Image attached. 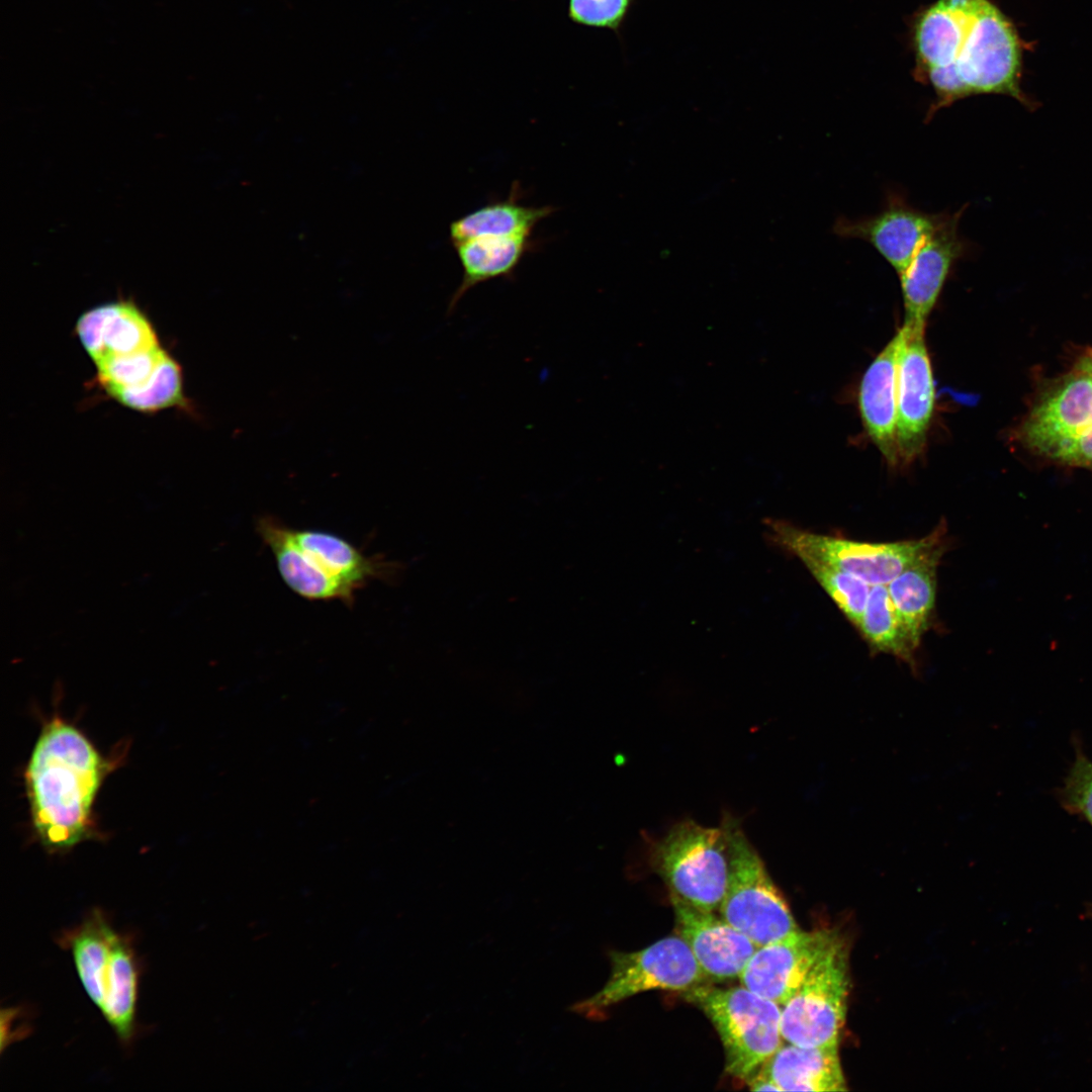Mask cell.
<instances>
[{"label": "cell", "mask_w": 1092, "mask_h": 1092, "mask_svg": "<svg viewBox=\"0 0 1092 1092\" xmlns=\"http://www.w3.org/2000/svg\"><path fill=\"white\" fill-rule=\"evenodd\" d=\"M914 76L935 94L926 119L953 102L978 94H1003L1027 108L1021 40L992 0H936L912 26Z\"/></svg>", "instance_id": "cell-1"}, {"label": "cell", "mask_w": 1092, "mask_h": 1092, "mask_svg": "<svg viewBox=\"0 0 1092 1092\" xmlns=\"http://www.w3.org/2000/svg\"><path fill=\"white\" fill-rule=\"evenodd\" d=\"M108 770L105 758L75 726L48 722L33 746L25 786L33 827L50 849H68L89 837L93 805Z\"/></svg>", "instance_id": "cell-2"}, {"label": "cell", "mask_w": 1092, "mask_h": 1092, "mask_svg": "<svg viewBox=\"0 0 1092 1092\" xmlns=\"http://www.w3.org/2000/svg\"><path fill=\"white\" fill-rule=\"evenodd\" d=\"M648 859L669 896L715 912L724 898L730 870L727 827H707L686 819L649 842Z\"/></svg>", "instance_id": "cell-3"}, {"label": "cell", "mask_w": 1092, "mask_h": 1092, "mask_svg": "<svg viewBox=\"0 0 1092 1092\" xmlns=\"http://www.w3.org/2000/svg\"><path fill=\"white\" fill-rule=\"evenodd\" d=\"M681 995L717 1030L730 1076L746 1082L783 1045L780 1005L744 986L722 989L702 984Z\"/></svg>", "instance_id": "cell-4"}, {"label": "cell", "mask_w": 1092, "mask_h": 1092, "mask_svg": "<svg viewBox=\"0 0 1092 1092\" xmlns=\"http://www.w3.org/2000/svg\"><path fill=\"white\" fill-rule=\"evenodd\" d=\"M767 540L800 560L810 558L833 565L870 585L887 584L905 567L944 540V521L927 536L890 543L860 542L822 535L784 520L764 521Z\"/></svg>", "instance_id": "cell-5"}, {"label": "cell", "mask_w": 1092, "mask_h": 1092, "mask_svg": "<svg viewBox=\"0 0 1092 1092\" xmlns=\"http://www.w3.org/2000/svg\"><path fill=\"white\" fill-rule=\"evenodd\" d=\"M729 839L728 884L719 907L721 917L757 947L800 928L765 864L739 822L725 816Z\"/></svg>", "instance_id": "cell-6"}, {"label": "cell", "mask_w": 1092, "mask_h": 1092, "mask_svg": "<svg viewBox=\"0 0 1092 1092\" xmlns=\"http://www.w3.org/2000/svg\"><path fill=\"white\" fill-rule=\"evenodd\" d=\"M848 992V951L840 936L783 1005V1039L807 1048L837 1046Z\"/></svg>", "instance_id": "cell-7"}, {"label": "cell", "mask_w": 1092, "mask_h": 1092, "mask_svg": "<svg viewBox=\"0 0 1092 1092\" xmlns=\"http://www.w3.org/2000/svg\"><path fill=\"white\" fill-rule=\"evenodd\" d=\"M612 973L606 985L594 996L575 1005L587 1016H599L605 1009L650 990L684 993L704 984L702 971L686 941L667 936L636 951L611 953Z\"/></svg>", "instance_id": "cell-8"}, {"label": "cell", "mask_w": 1092, "mask_h": 1092, "mask_svg": "<svg viewBox=\"0 0 1092 1092\" xmlns=\"http://www.w3.org/2000/svg\"><path fill=\"white\" fill-rule=\"evenodd\" d=\"M1092 427V369L1082 357L1035 402L1019 437L1033 452L1056 460L1076 438Z\"/></svg>", "instance_id": "cell-9"}, {"label": "cell", "mask_w": 1092, "mask_h": 1092, "mask_svg": "<svg viewBox=\"0 0 1092 1092\" xmlns=\"http://www.w3.org/2000/svg\"><path fill=\"white\" fill-rule=\"evenodd\" d=\"M839 937L833 929H799L758 946L738 978L740 984L783 1006Z\"/></svg>", "instance_id": "cell-10"}, {"label": "cell", "mask_w": 1092, "mask_h": 1092, "mask_svg": "<svg viewBox=\"0 0 1092 1092\" xmlns=\"http://www.w3.org/2000/svg\"><path fill=\"white\" fill-rule=\"evenodd\" d=\"M924 328L903 325L900 329L896 439L899 463L904 464L921 453L934 406V381Z\"/></svg>", "instance_id": "cell-11"}, {"label": "cell", "mask_w": 1092, "mask_h": 1092, "mask_svg": "<svg viewBox=\"0 0 1092 1092\" xmlns=\"http://www.w3.org/2000/svg\"><path fill=\"white\" fill-rule=\"evenodd\" d=\"M96 368L105 391L129 408L153 413L184 401L181 367L161 345Z\"/></svg>", "instance_id": "cell-12"}, {"label": "cell", "mask_w": 1092, "mask_h": 1092, "mask_svg": "<svg viewBox=\"0 0 1092 1092\" xmlns=\"http://www.w3.org/2000/svg\"><path fill=\"white\" fill-rule=\"evenodd\" d=\"M288 533L303 559L338 594L340 602L351 606L355 594L372 579L391 581L399 566L380 556H367L343 537L317 529H295Z\"/></svg>", "instance_id": "cell-13"}, {"label": "cell", "mask_w": 1092, "mask_h": 1092, "mask_svg": "<svg viewBox=\"0 0 1092 1092\" xmlns=\"http://www.w3.org/2000/svg\"><path fill=\"white\" fill-rule=\"evenodd\" d=\"M944 215L945 212H925L902 197L891 195L879 213L857 219L839 218L833 230L842 238L859 239L871 244L901 275Z\"/></svg>", "instance_id": "cell-14"}, {"label": "cell", "mask_w": 1092, "mask_h": 1092, "mask_svg": "<svg viewBox=\"0 0 1092 1092\" xmlns=\"http://www.w3.org/2000/svg\"><path fill=\"white\" fill-rule=\"evenodd\" d=\"M964 209L946 213L918 250L907 269L899 275L905 308L904 325L925 327L947 276L966 251L959 233Z\"/></svg>", "instance_id": "cell-15"}, {"label": "cell", "mask_w": 1092, "mask_h": 1092, "mask_svg": "<svg viewBox=\"0 0 1092 1092\" xmlns=\"http://www.w3.org/2000/svg\"><path fill=\"white\" fill-rule=\"evenodd\" d=\"M677 934L686 941L707 978H739L757 945L714 912L669 896Z\"/></svg>", "instance_id": "cell-16"}, {"label": "cell", "mask_w": 1092, "mask_h": 1092, "mask_svg": "<svg viewBox=\"0 0 1092 1092\" xmlns=\"http://www.w3.org/2000/svg\"><path fill=\"white\" fill-rule=\"evenodd\" d=\"M75 330L96 367L161 345L151 321L127 300L104 303L85 311Z\"/></svg>", "instance_id": "cell-17"}, {"label": "cell", "mask_w": 1092, "mask_h": 1092, "mask_svg": "<svg viewBox=\"0 0 1092 1092\" xmlns=\"http://www.w3.org/2000/svg\"><path fill=\"white\" fill-rule=\"evenodd\" d=\"M901 341L899 330L868 367L858 391V407L866 431L891 466L899 464L896 426Z\"/></svg>", "instance_id": "cell-18"}, {"label": "cell", "mask_w": 1092, "mask_h": 1092, "mask_svg": "<svg viewBox=\"0 0 1092 1092\" xmlns=\"http://www.w3.org/2000/svg\"><path fill=\"white\" fill-rule=\"evenodd\" d=\"M946 549L942 540L905 567L887 583L888 593L904 631L917 650L929 629L935 608L937 568Z\"/></svg>", "instance_id": "cell-19"}, {"label": "cell", "mask_w": 1092, "mask_h": 1092, "mask_svg": "<svg viewBox=\"0 0 1092 1092\" xmlns=\"http://www.w3.org/2000/svg\"><path fill=\"white\" fill-rule=\"evenodd\" d=\"M781 1091H846L837 1046L782 1045L760 1068Z\"/></svg>", "instance_id": "cell-20"}, {"label": "cell", "mask_w": 1092, "mask_h": 1092, "mask_svg": "<svg viewBox=\"0 0 1092 1092\" xmlns=\"http://www.w3.org/2000/svg\"><path fill=\"white\" fill-rule=\"evenodd\" d=\"M534 245L531 236L483 237L453 245L462 267V279L450 297L447 314L454 311L472 287L495 278L510 279Z\"/></svg>", "instance_id": "cell-21"}, {"label": "cell", "mask_w": 1092, "mask_h": 1092, "mask_svg": "<svg viewBox=\"0 0 1092 1092\" xmlns=\"http://www.w3.org/2000/svg\"><path fill=\"white\" fill-rule=\"evenodd\" d=\"M140 969L129 938L116 936L102 983L101 1012L118 1039L126 1044L135 1034Z\"/></svg>", "instance_id": "cell-22"}, {"label": "cell", "mask_w": 1092, "mask_h": 1092, "mask_svg": "<svg viewBox=\"0 0 1092 1092\" xmlns=\"http://www.w3.org/2000/svg\"><path fill=\"white\" fill-rule=\"evenodd\" d=\"M520 186L513 185L508 198L484 204L453 220L449 226L452 245L483 237L531 236L534 228L555 208L529 206L519 200Z\"/></svg>", "instance_id": "cell-23"}, {"label": "cell", "mask_w": 1092, "mask_h": 1092, "mask_svg": "<svg viewBox=\"0 0 1092 1092\" xmlns=\"http://www.w3.org/2000/svg\"><path fill=\"white\" fill-rule=\"evenodd\" d=\"M117 935L106 915L95 909L59 939L61 946L70 951L83 989L97 1008L102 1002L103 976Z\"/></svg>", "instance_id": "cell-24"}, {"label": "cell", "mask_w": 1092, "mask_h": 1092, "mask_svg": "<svg viewBox=\"0 0 1092 1092\" xmlns=\"http://www.w3.org/2000/svg\"><path fill=\"white\" fill-rule=\"evenodd\" d=\"M857 630L873 652L892 655L916 671L917 650L904 631L887 584L871 585Z\"/></svg>", "instance_id": "cell-25"}, {"label": "cell", "mask_w": 1092, "mask_h": 1092, "mask_svg": "<svg viewBox=\"0 0 1092 1092\" xmlns=\"http://www.w3.org/2000/svg\"><path fill=\"white\" fill-rule=\"evenodd\" d=\"M811 575L857 629L871 585L833 565L815 559L801 560Z\"/></svg>", "instance_id": "cell-26"}, {"label": "cell", "mask_w": 1092, "mask_h": 1092, "mask_svg": "<svg viewBox=\"0 0 1092 1092\" xmlns=\"http://www.w3.org/2000/svg\"><path fill=\"white\" fill-rule=\"evenodd\" d=\"M633 0H569L568 16L581 25L617 30Z\"/></svg>", "instance_id": "cell-27"}, {"label": "cell", "mask_w": 1092, "mask_h": 1092, "mask_svg": "<svg viewBox=\"0 0 1092 1092\" xmlns=\"http://www.w3.org/2000/svg\"><path fill=\"white\" fill-rule=\"evenodd\" d=\"M1062 798L1069 811L1082 815L1092 825V761L1080 753L1067 778Z\"/></svg>", "instance_id": "cell-28"}, {"label": "cell", "mask_w": 1092, "mask_h": 1092, "mask_svg": "<svg viewBox=\"0 0 1092 1092\" xmlns=\"http://www.w3.org/2000/svg\"><path fill=\"white\" fill-rule=\"evenodd\" d=\"M746 1084L752 1091H781L779 1086L761 1069L752 1075L746 1081Z\"/></svg>", "instance_id": "cell-29"}]
</instances>
